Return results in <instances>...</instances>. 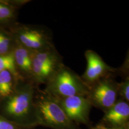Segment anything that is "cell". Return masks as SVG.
Here are the masks:
<instances>
[{"label":"cell","mask_w":129,"mask_h":129,"mask_svg":"<svg viewBox=\"0 0 129 129\" xmlns=\"http://www.w3.org/2000/svg\"><path fill=\"white\" fill-rule=\"evenodd\" d=\"M15 44V40L12 33L0 26V55L13 51Z\"/></svg>","instance_id":"cell-13"},{"label":"cell","mask_w":129,"mask_h":129,"mask_svg":"<svg viewBox=\"0 0 129 129\" xmlns=\"http://www.w3.org/2000/svg\"><path fill=\"white\" fill-rule=\"evenodd\" d=\"M10 31L16 42L32 51L55 46L51 31L44 26L15 23Z\"/></svg>","instance_id":"cell-4"},{"label":"cell","mask_w":129,"mask_h":129,"mask_svg":"<svg viewBox=\"0 0 129 129\" xmlns=\"http://www.w3.org/2000/svg\"><path fill=\"white\" fill-rule=\"evenodd\" d=\"M119 97L129 103V76L123 78V79L118 83Z\"/></svg>","instance_id":"cell-15"},{"label":"cell","mask_w":129,"mask_h":129,"mask_svg":"<svg viewBox=\"0 0 129 129\" xmlns=\"http://www.w3.org/2000/svg\"><path fill=\"white\" fill-rule=\"evenodd\" d=\"M13 53L15 64L20 75L24 79L31 81L33 51L22 46L15 41Z\"/></svg>","instance_id":"cell-10"},{"label":"cell","mask_w":129,"mask_h":129,"mask_svg":"<svg viewBox=\"0 0 129 129\" xmlns=\"http://www.w3.org/2000/svg\"><path fill=\"white\" fill-rule=\"evenodd\" d=\"M17 80L9 71L0 72V100L9 96L12 93Z\"/></svg>","instance_id":"cell-11"},{"label":"cell","mask_w":129,"mask_h":129,"mask_svg":"<svg viewBox=\"0 0 129 129\" xmlns=\"http://www.w3.org/2000/svg\"><path fill=\"white\" fill-rule=\"evenodd\" d=\"M5 70L12 73L17 80L23 79L20 75L17 69L13 50L8 54L0 55V72Z\"/></svg>","instance_id":"cell-14"},{"label":"cell","mask_w":129,"mask_h":129,"mask_svg":"<svg viewBox=\"0 0 129 129\" xmlns=\"http://www.w3.org/2000/svg\"><path fill=\"white\" fill-rule=\"evenodd\" d=\"M0 129H18L17 126L0 115Z\"/></svg>","instance_id":"cell-16"},{"label":"cell","mask_w":129,"mask_h":129,"mask_svg":"<svg viewBox=\"0 0 129 129\" xmlns=\"http://www.w3.org/2000/svg\"><path fill=\"white\" fill-rule=\"evenodd\" d=\"M35 102L39 125L52 129H78L66 115L57 99L44 90H36Z\"/></svg>","instance_id":"cell-2"},{"label":"cell","mask_w":129,"mask_h":129,"mask_svg":"<svg viewBox=\"0 0 129 129\" xmlns=\"http://www.w3.org/2000/svg\"><path fill=\"white\" fill-rule=\"evenodd\" d=\"M111 129H129V125H128V126H124V127H119V128H111Z\"/></svg>","instance_id":"cell-18"},{"label":"cell","mask_w":129,"mask_h":129,"mask_svg":"<svg viewBox=\"0 0 129 129\" xmlns=\"http://www.w3.org/2000/svg\"><path fill=\"white\" fill-rule=\"evenodd\" d=\"M44 89L57 99L88 95L89 87L73 70L63 64L46 84Z\"/></svg>","instance_id":"cell-3"},{"label":"cell","mask_w":129,"mask_h":129,"mask_svg":"<svg viewBox=\"0 0 129 129\" xmlns=\"http://www.w3.org/2000/svg\"><path fill=\"white\" fill-rule=\"evenodd\" d=\"M36 85L20 79L9 96L0 101V115L11 122L24 128L39 125L35 99Z\"/></svg>","instance_id":"cell-1"},{"label":"cell","mask_w":129,"mask_h":129,"mask_svg":"<svg viewBox=\"0 0 129 129\" xmlns=\"http://www.w3.org/2000/svg\"><path fill=\"white\" fill-rule=\"evenodd\" d=\"M114 76L102 78L88 86L87 97L92 106L104 112L113 106L118 100V82Z\"/></svg>","instance_id":"cell-6"},{"label":"cell","mask_w":129,"mask_h":129,"mask_svg":"<svg viewBox=\"0 0 129 129\" xmlns=\"http://www.w3.org/2000/svg\"><path fill=\"white\" fill-rule=\"evenodd\" d=\"M102 121L111 128L129 125V103L118 99L115 103L105 111Z\"/></svg>","instance_id":"cell-9"},{"label":"cell","mask_w":129,"mask_h":129,"mask_svg":"<svg viewBox=\"0 0 129 129\" xmlns=\"http://www.w3.org/2000/svg\"><path fill=\"white\" fill-rule=\"evenodd\" d=\"M17 8L0 1V26L13 25L16 17Z\"/></svg>","instance_id":"cell-12"},{"label":"cell","mask_w":129,"mask_h":129,"mask_svg":"<svg viewBox=\"0 0 129 129\" xmlns=\"http://www.w3.org/2000/svg\"><path fill=\"white\" fill-rule=\"evenodd\" d=\"M63 64V57L55 46L39 51H33L31 81L35 85L46 84Z\"/></svg>","instance_id":"cell-5"},{"label":"cell","mask_w":129,"mask_h":129,"mask_svg":"<svg viewBox=\"0 0 129 129\" xmlns=\"http://www.w3.org/2000/svg\"><path fill=\"white\" fill-rule=\"evenodd\" d=\"M91 129H111V128L103 124L97 125Z\"/></svg>","instance_id":"cell-17"},{"label":"cell","mask_w":129,"mask_h":129,"mask_svg":"<svg viewBox=\"0 0 129 129\" xmlns=\"http://www.w3.org/2000/svg\"><path fill=\"white\" fill-rule=\"evenodd\" d=\"M87 66L81 78L88 86L102 78L118 74V69L107 64L95 51L88 50L85 53Z\"/></svg>","instance_id":"cell-7"},{"label":"cell","mask_w":129,"mask_h":129,"mask_svg":"<svg viewBox=\"0 0 129 129\" xmlns=\"http://www.w3.org/2000/svg\"><path fill=\"white\" fill-rule=\"evenodd\" d=\"M57 99L66 115L73 122L77 125L88 124L92 106L87 96H74Z\"/></svg>","instance_id":"cell-8"}]
</instances>
